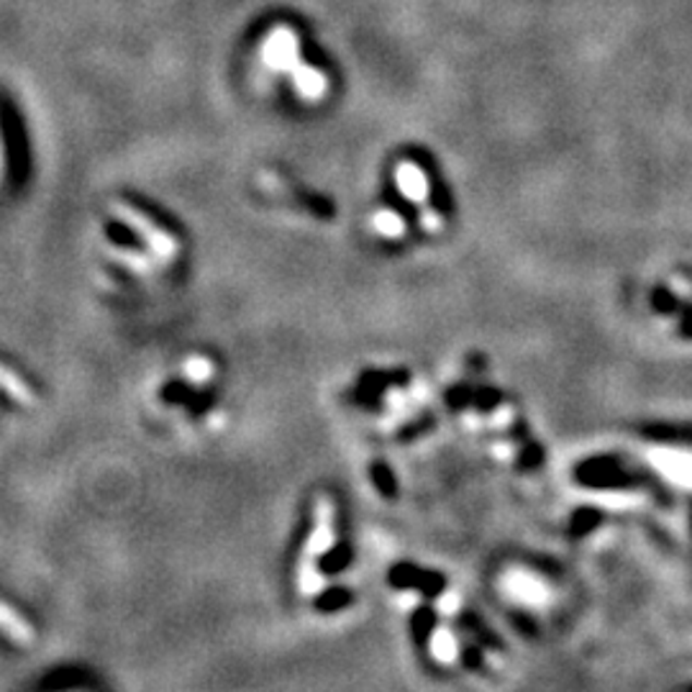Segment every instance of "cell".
I'll return each instance as SVG.
<instances>
[{
    "label": "cell",
    "instance_id": "3957f363",
    "mask_svg": "<svg viewBox=\"0 0 692 692\" xmlns=\"http://www.w3.org/2000/svg\"><path fill=\"white\" fill-rule=\"evenodd\" d=\"M210 373H214V367H210V362L203 360V356H193V360L187 362V375L195 377L198 383L206 380Z\"/></svg>",
    "mask_w": 692,
    "mask_h": 692
},
{
    "label": "cell",
    "instance_id": "6da1fadb",
    "mask_svg": "<svg viewBox=\"0 0 692 692\" xmlns=\"http://www.w3.org/2000/svg\"><path fill=\"white\" fill-rule=\"evenodd\" d=\"M0 631H3L5 636H9L11 641H16V644H21V646L34 644V639H36L32 626H28L11 606H5V603H0Z\"/></svg>",
    "mask_w": 692,
    "mask_h": 692
},
{
    "label": "cell",
    "instance_id": "7a4b0ae2",
    "mask_svg": "<svg viewBox=\"0 0 692 692\" xmlns=\"http://www.w3.org/2000/svg\"><path fill=\"white\" fill-rule=\"evenodd\" d=\"M0 388H5L9 392H13V396H16L21 403H34V392H28V388L24 383H19V377L16 375H11V373H5L3 367H0Z\"/></svg>",
    "mask_w": 692,
    "mask_h": 692
}]
</instances>
